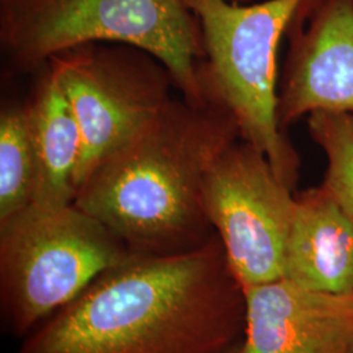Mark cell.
Masks as SVG:
<instances>
[{
    "mask_svg": "<svg viewBox=\"0 0 353 353\" xmlns=\"http://www.w3.org/2000/svg\"><path fill=\"white\" fill-rule=\"evenodd\" d=\"M245 330V290L216 236L183 254L130 252L16 353H228Z\"/></svg>",
    "mask_w": 353,
    "mask_h": 353,
    "instance_id": "obj_1",
    "label": "cell"
},
{
    "mask_svg": "<svg viewBox=\"0 0 353 353\" xmlns=\"http://www.w3.org/2000/svg\"><path fill=\"white\" fill-rule=\"evenodd\" d=\"M173 97L163 112L81 182L74 204L131 252L176 255L217 236L203 203L208 170L240 128L211 92Z\"/></svg>",
    "mask_w": 353,
    "mask_h": 353,
    "instance_id": "obj_2",
    "label": "cell"
},
{
    "mask_svg": "<svg viewBox=\"0 0 353 353\" xmlns=\"http://www.w3.org/2000/svg\"><path fill=\"white\" fill-rule=\"evenodd\" d=\"M96 42L147 51L182 96H205L202 32L186 0H0V48L14 74L41 71L52 57Z\"/></svg>",
    "mask_w": 353,
    "mask_h": 353,
    "instance_id": "obj_3",
    "label": "cell"
},
{
    "mask_svg": "<svg viewBox=\"0 0 353 353\" xmlns=\"http://www.w3.org/2000/svg\"><path fill=\"white\" fill-rule=\"evenodd\" d=\"M202 32L203 89L228 109L241 139L265 153L280 179L296 190L301 160L278 119V50L303 0H186Z\"/></svg>",
    "mask_w": 353,
    "mask_h": 353,
    "instance_id": "obj_4",
    "label": "cell"
},
{
    "mask_svg": "<svg viewBox=\"0 0 353 353\" xmlns=\"http://www.w3.org/2000/svg\"><path fill=\"white\" fill-rule=\"evenodd\" d=\"M126 245L75 204H30L0 221L3 321L26 335L74 301L130 254Z\"/></svg>",
    "mask_w": 353,
    "mask_h": 353,
    "instance_id": "obj_5",
    "label": "cell"
},
{
    "mask_svg": "<svg viewBox=\"0 0 353 353\" xmlns=\"http://www.w3.org/2000/svg\"><path fill=\"white\" fill-rule=\"evenodd\" d=\"M48 63L58 76L81 132L77 189L97 165L163 112L176 89L173 76L157 58L123 43L81 45Z\"/></svg>",
    "mask_w": 353,
    "mask_h": 353,
    "instance_id": "obj_6",
    "label": "cell"
},
{
    "mask_svg": "<svg viewBox=\"0 0 353 353\" xmlns=\"http://www.w3.org/2000/svg\"><path fill=\"white\" fill-rule=\"evenodd\" d=\"M294 191L263 152L239 139L208 170L203 203L243 290L284 276Z\"/></svg>",
    "mask_w": 353,
    "mask_h": 353,
    "instance_id": "obj_7",
    "label": "cell"
},
{
    "mask_svg": "<svg viewBox=\"0 0 353 353\" xmlns=\"http://www.w3.org/2000/svg\"><path fill=\"white\" fill-rule=\"evenodd\" d=\"M279 85L284 132L316 110L353 113V0H303Z\"/></svg>",
    "mask_w": 353,
    "mask_h": 353,
    "instance_id": "obj_8",
    "label": "cell"
},
{
    "mask_svg": "<svg viewBox=\"0 0 353 353\" xmlns=\"http://www.w3.org/2000/svg\"><path fill=\"white\" fill-rule=\"evenodd\" d=\"M242 353H353V293L278 279L245 290Z\"/></svg>",
    "mask_w": 353,
    "mask_h": 353,
    "instance_id": "obj_9",
    "label": "cell"
},
{
    "mask_svg": "<svg viewBox=\"0 0 353 353\" xmlns=\"http://www.w3.org/2000/svg\"><path fill=\"white\" fill-rule=\"evenodd\" d=\"M283 278L307 290L353 293V223L322 185L296 194Z\"/></svg>",
    "mask_w": 353,
    "mask_h": 353,
    "instance_id": "obj_10",
    "label": "cell"
},
{
    "mask_svg": "<svg viewBox=\"0 0 353 353\" xmlns=\"http://www.w3.org/2000/svg\"><path fill=\"white\" fill-rule=\"evenodd\" d=\"M36 157L33 203L39 207H63L76 196L83 139L75 114L50 63L26 103Z\"/></svg>",
    "mask_w": 353,
    "mask_h": 353,
    "instance_id": "obj_11",
    "label": "cell"
},
{
    "mask_svg": "<svg viewBox=\"0 0 353 353\" xmlns=\"http://www.w3.org/2000/svg\"><path fill=\"white\" fill-rule=\"evenodd\" d=\"M36 157L26 105L0 113V221L33 203Z\"/></svg>",
    "mask_w": 353,
    "mask_h": 353,
    "instance_id": "obj_12",
    "label": "cell"
},
{
    "mask_svg": "<svg viewBox=\"0 0 353 353\" xmlns=\"http://www.w3.org/2000/svg\"><path fill=\"white\" fill-rule=\"evenodd\" d=\"M307 128L327 157L322 186L353 223V113L316 110L307 115Z\"/></svg>",
    "mask_w": 353,
    "mask_h": 353,
    "instance_id": "obj_13",
    "label": "cell"
},
{
    "mask_svg": "<svg viewBox=\"0 0 353 353\" xmlns=\"http://www.w3.org/2000/svg\"><path fill=\"white\" fill-rule=\"evenodd\" d=\"M242 343H243V341H242ZM242 343L239 344V345H236L234 348H232L228 353H242Z\"/></svg>",
    "mask_w": 353,
    "mask_h": 353,
    "instance_id": "obj_14",
    "label": "cell"
},
{
    "mask_svg": "<svg viewBox=\"0 0 353 353\" xmlns=\"http://www.w3.org/2000/svg\"><path fill=\"white\" fill-rule=\"evenodd\" d=\"M229 1H233V3H242V1H246V0H229Z\"/></svg>",
    "mask_w": 353,
    "mask_h": 353,
    "instance_id": "obj_15",
    "label": "cell"
}]
</instances>
